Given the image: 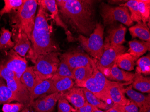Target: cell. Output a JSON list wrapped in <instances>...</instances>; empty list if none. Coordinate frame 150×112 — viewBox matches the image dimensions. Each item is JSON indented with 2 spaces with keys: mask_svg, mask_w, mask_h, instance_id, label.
Segmentation results:
<instances>
[{
  "mask_svg": "<svg viewBox=\"0 0 150 112\" xmlns=\"http://www.w3.org/2000/svg\"><path fill=\"white\" fill-rule=\"evenodd\" d=\"M38 5L42 7L46 11L50 13V16L54 20L57 26L62 27L64 30L67 40L69 42H74L76 40L72 34L69 30V27L64 23L59 13L57 2L55 0H38Z\"/></svg>",
  "mask_w": 150,
  "mask_h": 112,
  "instance_id": "cell-10",
  "label": "cell"
},
{
  "mask_svg": "<svg viewBox=\"0 0 150 112\" xmlns=\"http://www.w3.org/2000/svg\"><path fill=\"white\" fill-rule=\"evenodd\" d=\"M139 112H150V102L146 103L140 108Z\"/></svg>",
  "mask_w": 150,
  "mask_h": 112,
  "instance_id": "cell-41",
  "label": "cell"
},
{
  "mask_svg": "<svg viewBox=\"0 0 150 112\" xmlns=\"http://www.w3.org/2000/svg\"><path fill=\"white\" fill-rule=\"evenodd\" d=\"M4 6L0 10V16L6 13H11L18 9L24 2V0H4Z\"/></svg>",
  "mask_w": 150,
  "mask_h": 112,
  "instance_id": "cell-35",
  "label": "cell"
},
{
  "mask_svg": "<svg viewBox=\"0 0 150 112\" xmlns=\"http://www.w3.org/2000/svg\"><path fill=\"white\" fill-rule=\"evenodd\" d=\"M64 92H56L50 94H45L30 104L35 112H54L56 103Z\"/></svg>",
  "mask_w": 150,
  "mask_h": 112,
  "instance_id": "cell-11",
  "label": "cell"
},
{
  "mask_svg": "<svg viewBox=\"0 0 150 112\" xmlns=\"http://www.w3.org/2000/svg\"><path fill=\"white\" fill-rule=\"evenodd\" d=\"M60 62L55 74L51 78L52 80L60 78L68 77L74 80L72 70L64 61L60 59Z\"/></svg>",
  "mask_w": 150,
  "mask_h": 112,
  "instance_id": "cell-31",
  "label": "cell"
},
{
  "mask_svg": "<svg viewBox=\"0 0 150 112\" xmlns=\"http://www.w3.org/2000/svg\"><path fill=\"white\" fill-rule=\"evenodd\" d=\"M93 112H107V111H102V110L98 108H97L95 107L94 108Z\"/></svg>",
  "mask_w": 150,
  "mask_h": 112,
  "instance_id": "cell-44",
  "label": "cell"
},
{
  "mask_svg": "<svg viewBox=\"0 0 150 112\" xmlns=\"http://www.w3.org/2000/svg\"><path fill=\"white\" fill-rule=\"evenodd\" d=\"M59 52H51L39 56L34 64V68L40 76L42 80L52 78L59 64Z\"/></svg>",
  "mask_w": 150,
  "mask_h": 112,
  "instance_id": "cell-8",
  "label": "cell"
},
{
  "mask_svg": "<svg viewBox=\"0 0 150 112\" xmlns=\"http://www.w3.org/2000/svg\"><path fill=\"white\" fill-rule=\"evenodd\" d=\"M51 19L47 11L39 6L30 40L31 48L27 55L34 64L39 56L60 50L52 36V27L49 23Z\"/></svg>",
  "mask_w": 150,
  "mask_h": 112,
  "instance_id": "cell-2",
  "label": "cell"
},
{
  "mask_svg": "<svg viewBox=\"0 0 150 112\" xmlns=\"http://www.w3.org/2000/svg\"><path fill=\"white\" fill-rule=\"evenodd\" d=\"M63 96L76 109L83 106L86 101L83 89L77 86L73 87L65 92Z\"/></svg>",
  "mask_w": 150,
  "mask_h": 112,
  "instance_id": "cell-18",
  "label": "cell"
},
{
  "mask_svg": "<svg viewBox=\"0 0 150 112\" xmlns=\"http://www.w3.org/2000/svg\"><path fill=\"white\" fill-rule=\"evenodd\" d=\"M95 107L86 101L83 106L76 109V112H93Z\"/></svg>",
  "mask_w": 150,
  "mask_h": 112,
  "instance_id": "cell-38",
  "label": "cell"
},
{
  "mask_svg": "<svg viewBox=\"0 0 150 112\" xmlns=\"http://www.w3.org/2000/svg\"><path fill=\"white\" fill-rule=\"evenodd\" d=\"M121 6L127 7L130 12V18L133 22L139 23L141 22L140 13L139 11L138 0H130Z\"/></svg>",
  "mask_w": 150,
  "mask_h": 112,
  "instance_id": "cell-32",
  "label": "cell"
},
{
  "mask_svg": "<svg viewBox=\"0 0 150 112\" xmlns=\"http://www.w3.org/2000/svg\"><path fill=\"white\" fill-rule=\"evenodd\" d=\"M137 67L135 72L141 73L142 75H148L150 74V56L142 57L136 61Z\"/></svg>",
  "mask_w": 150,
  "mask_h": 112,
  "instance_id": "cell-33",
  "label": "cell"
},
{
  "mask_svg": "<svg viewBox=\"0 0 150 112\" xmlns=\"http://www.w3.org/2000/svg\"><path fill=\"white\" fill-rule=\"evenodd\" d=\"M93 69L91 64L90 65L75 68L72 70L75 81L82 82L91 78L93 74Z\"/></svg>",
  "mask_w": 150,
  "mask_h": 112,
  "instance_id": "cell-28",
  "label": "cell"
},
{
  "mask_svg": "<svg viewBox=\"0 0 150 112\" xmlns=\"http://www.w3.org/2000/svg\"><path fill=\"white\" fill-rule=\"evenodd\" d=\"M58 112H76V109L71 106L63 96L58 101Z\"/></svg>",
  "mask_w": 150,
  "mask_h": 112,
  "instance_id": "cell-36",
  "label": "cell"
},
{
  "mask_svg": "<svg viewBox=\"0 0 150 112\" xmlns=\"http://www.w3.org/2000/svg\"><path fill=\"white\" fill-rule=\"evenodd\" d=\"M13 103H8L3 104L2 110L3 112H9L13 107Z\"/></svg>",
  "mask_w": 150,
  "mask_h": 112,
  "instance_id": "cell-40",
  "label": "cell"
},
{
  "mask_svg": "<svg viewBox=\"0 0 150 112\" xmlns=\"http://www.w3.org/2000/svg\"><path fill=\"white\" fill-rule=\"evenodd\" d=\"M99 8L100 15L105 26H111L117 21L128 27L134 24L127 7L120 5L119 6H113L102 2Z\"/></svg>",
  "mask_w": 150,
  "mask_h": 112,
  "instance_id": "cell-6",
  "label": "cell"
},
{
  "mask_svg": "<svg viewBox=\"0 0 150 112\" xmlns=\"http://www.w3.org/2000/svg\"><path fill=\"white\" fill-rule=\"evenodd\" d=\"M126 31V28L122 24L111 26L107 31L108 35L104 42V49L108 47L123 44L125 42Z\"/></svg>",
  "mask_w": 150,
  "mask_h": 112,
  "instance_id": "cell-13",
  "label": "cell"
},
{
  "mask_svg": "<svg viewBox=\"0 0 150 112\" xmlns=\"http://www.w3.org/2000/svg\"><path fill=\"white\" fill-rule=\"evenodd\" d=\"M135 60L129 53H125L119 56L115 61L118 68L128 71L134 70Z\"/></svg>",
  "mask_w": 150,
  "mask_h": 112,
  "instance_id": "cell-27",
  "label": "cell"
},
{
  "mask_svg": "<svg viewBox=\"0 0 150 112\" xmlns=\"http://www.w3.org/2000/svg\"><path fill=\"white\" fill-rule=\"evenodd\" d=\"M129 31L132 37H138L142 41L150 42V30L147 24L140 22L130 27Z\"/></svg>",
  "mask_w": 150,
  "mask_h": 112,
  "instance_id": "cell-23",
  "label": "cell"
},
{
  "mask_svg": "<svg viewBox=\"0 0 150 112\" xmlns=\"http://www.w3.org/2000/svg\"><path fill=\"white\" fill-rule=\"evenodd\" d=\"M132 86L134 89L144 93H150V78L144 76L141 73L135 72Z\"/></svg>",
  "mask_w": 150,
  "mask_h": 112,
  "instance_id": "cell-25",
  "label": "cell"
},
{
  "mask_svg": "<svg viewBox=\"0 0 150 112\" xmlns=\"http://www.w3.org/2000/svg\"><path fill=\"white\" fill-rule=\"evenodd\" d=\"M12 35L15 42V46L13 49L20 56L24 58L31 49V41L23 32H13Z\"/></svg>",
  "mask_w": 150,
  "mask_h": 112,
  "instance_id": "cell-16",
  "label": "cell"
},
{
  "mask_svg": "<svg viewBox=\"0 0 150 112\" xmlns=\"http://www.w3.org/2000/svg\"><path fill=\"white\" fill-rule=\"evenodd\" d=\"M26 106L23 104L17 102L13 103V107L9 112H19L21 111Z\"/></svg>",
  "mask_w": 150,
  "mask_h": 112,
  "instance_id": "cell-39",
  "label": "cell"
},
{
  "mask_svg": "<svg viewBox=\"0 0 150 112\" xmlns=\"http://www.w3.org/2000/svg\"><path fill=\"white\" fill-rule=\"evenodd\" d=\"M91 64L93 72L91 78L84 81H75V83L76 86L86 88L101 101L109 104L112 101L108 92L110 80L98 69L94 59L92 60Z\"/></svg>",
  "mask_w": 150,
  "mask_h": 112,
  "instance_id": "cell-4",
  "label": "cell"
},
{
  "mask_svg": "<svg viewBox=\"0 0 150 112\" xmlns=\"http://www.w3.org/2000/svg\"><path fill=\"white\" fill-rule=\"evenodd\" d=\"M53 81L51 79L43 80L40 82L35 87L33 88L30 93V102L32 103L40 96L45 94H47L51 89Z\"/></svg>",
  "mask_w": 150,
  "mask_h": 112,
  "instance_id": "cell-21",
  "label": "cell"
},
{
  "mask_svg": "<svg viewBox=\"0 0 150 112\" xmlns=\"http://www.w3.org/2000/svg\"><path fill=\"white\" fill-rule=\"evenodd\" d=\"M125 92L131 100L139 108H141L146 103L150 102V95L145 96L132 89V85L125 88Z\"/></svg>",
  "mask_w": 150,
  "mask_h": 112,
  "instance_id": "cell-26",
  "label": "cell"
},
{
  "mask_svg": "<svg viewBox=\"0 0 150 112\" xmlns=\"http://www.w3.org/2000/svg\"><path fill=\"white\" fill-rule=\"evenodd\" d=\"M95 1L57 0L61 18L75 32L89 37L96 25Z\"/></svg>",
  "mask_w": 150,
  "mask_h": 112,
  "instance_id": "cell-1",
  "label": "cell"
},
{
  "mask_svg": "<svg viewBox=\"0 0 150 112\" xmlns=\"http://www.w3.org/2000/svg\"><path fill=\"white\" fill-rule=\"evenodd\" d=\"M30 112H35L31 106H30Z\"/></svg>",
  "mask_w": 150,
  "mask_h": 112,
  "instance_id": "cell-45",
  "label": "cell"
},
{
  "mask_svg": "<svg viewBox=\"0 0 150 112\" xmlns=\"http://www.w3.org/2000/svg\"><path fill=\"white\" fill-rule=\"evenodd\" d=\"M107 112H120L119 111H118L117 109H115V108H113L111 107L110 108H109L108 109L107 111Z\"/></svg>",
  "mask_w": 150,
  "mask_h": 112,
  "instance_id": "cell-42",
  "label": "cell"
},
{
  "mask_svg": "<svg viewBox=\"0 0 150 112\" xmlns=\"http://www.w3.org/2000/svg\"><path fill=\"white\" fill-rule=\"evenodd\" d=\"M127 48L124 45L112 46L104 49L99 60H95L97 67L102 73L110 70L115 64L119 56L125 53Z\"/></svg>",
  "mask_w": 150,
  "mask_h": 112,
  "instance_id": "cell-9",
  "label": "cell"
},
{
  "mask_svg": "<svg viewBox=\"0 0 150 112\" xmlns=\"http://www.w3.org/2000/svg\"><path fill=\"white\" fill-rule=\"evenodd\" d=\"M129 54L137 61L140 57L145 54L150 49V42L134 39L129 42Z\"/></svg>",
  "mask_w": 150,
  "mask_h": 112,
  "instance_id": "cell-20",
  "label": "cell"
},
{
  "mask_svg": "<svg viewBox=\"0 0 150 112\" xmlns=\"http://www.w3.org/2000/svg\"><path fill=\"white\" fill-rule=\"evenodd\" d=\"M38 6V1L24 0L18 9L11 12L10 20L13 32H23L31 40Z\"/></svg>",
  "mask_w": 150,
  "mask_h": 112,
  "instance_id": "cell-3",
  "label": "cell"
},
{
  "mask_svg": "<svg viewBox=\"0 0 150 112\" xmlns=\"http://www.w3.org/2000/svg\"><path fill=\"white\" fill-rule=\"evenodd\" d=\"M21 112H30V107H25Z\"/></svg>",
  "mask_w": 150,
  "mask_h": 112,
  "instance_id": "cell-43",
  "label": "cell"
},
{
  "mask_svg": "<svg viewBox=\"0 0 150 112\" xmlns=\"http://www.w3.org/2000/svg\"><path fill=\"white\" fill-rule=\"evenodd\" d=\"M52 81V87L47 94L56 92H65L73 87L75 85L74 80L68 77L60 78Z\"/></svg>",
  "mask_w": 150,
  "mask_h": 112,
  "instance_id": "cell-22",
  "label": "cell"
},
{
  "mask_svg": "<svg viewBox=\"0 0 150 112\" xmlns=\"http://www.w3.org/2000/svg\"><path fill=\"white\" fill-rule=\"evenodd\" d=\"M129 84L131 83H122L110 80L108 86V92L114 104L125 106L131 102V100L127 99L125 97V88L124 86Z\"/></svg>",
  "mask_w": 150,
  "mask_h": 112,
  "instance_id": "cell-14",
  "label": "cell"
},
{
  "mask_svg": "<svg viewBox=\"0 0 150 112\" xmlns=\"http://www.w3.org/2000/svg\"><path fill=\"white\" fill-rule=\"evenodd\" d=\"M0 77L5 80L8 88L18 97L20 103L23 104L25 106L30 107L29 91L17 77L16 74L1 63H0Z\"/></svg>",
  "mask_w": 150,
  "mask_h": 112,
  "instance_id": "cell-7",
  "label": "cell"
},
{
  "mask_svg": "<svg viewBox=\"0 0 150 112\" xmlns=\"http://www.w3.org/2000/svg\"><path fill=\"white\" fill-rule=\"evenodd\" d=\"M60 59L64 61L73 70L75 68L91 65L92 59L86 53L81 51H72L61 54Z\"/></svg>",
  "mask_w": 150,
  "mask_h": 112,
  "instance_id": "cell-12",
  "label": "cell"
},
{
  "mask_svg": "<svg viewBox=\"0 0 150 112\" xmlns=\"http://www.w3.org/2000/svg\"><path fill=\"white\" fill-rule=\"evenodd\" d=\"M8 59L3 64L7 68L13 71L17 77L20 80L23 74L28 67L27 61L23 57L20 56L13 49H11L7 54Z\"/></svg>",
  "mask_w": 150,
  "mask_h": 112,
  "instance_id": "cell-15",
  "label": "cell"
},
{
  "mask_svg": "<svg viewBox=\"0 0 150 112\" xmlns=\"http://www.w3.org/2000/svg\"><path fill=\"white\" fill-rule=\"evenodd\" d=\"M20 80L26 87L30 94L35 86L43 80L41 79L40 75L34 69V66H29L27 67L25 72L23 74Z\"/></svg>",
  "mask_w": 150,
  "mask_h": 112,
  "instance_id": "cell-19",
  "label": "cell"
},
{
  "mask_svg": "<svg viewBox=\"0 0 150 112\" xmlns=\"http://www.w3.org/2000/svg\"><path fill=\"white\" fill-rule=\"evenodd\" d=\"M82 89L85 94L86 101L92 106L97 108L98 109L108 110L110 108L108 104L101 101L90 91L85 88H82Z\"/></svg>",
  "mask_w": 150,
  "mask_h": 112,
  "instance_id": "cell-30",
  "label": "cell"
},
{
  "mask_svg": "<svg viewBox=\"0 0 150 112\" xmlns=\"http://www.w3.org/2000/svg\"><path fill=\"white\" fill-rule=\"evenodd\" d=\"M139 11L140 13L142 22L146 24L150 21V0H138Z\"/></svg>",
  "mask_w": 150,
  "mask_h": 112,
  "instance_id": "cell-34",
  "label": "cell"
},
{
  "mask_svg": "<svg viewBox=\"0 0 150 112\" xmlns=\"http://www.w3.org/2000/svg\"><path fill=\"white\" fill-rule=\"evenodd\" d=\"M106 78L118 82H126L132 83L135 74L132 72L125 71L124 70L120 69L116 64L108 71L103 73Z\"/></svg>",
  "mask_w": 150,
  "mask_h": 112,
  "instance_id": "cell-17",
  "label": "cell"
},
{
  "mask_svg": "<svg viewBox=\"0 0 150 112\" xmlns=\"http://www.w3.org/2000/svg\"><path fill=\"white\" fill-rule=\"evenodd\" d=\"M104 26L97 23L89 37L79 35L76 40L79 41L84 50L95 60L100 59L104 51Z\"/></svg>",
  "mask_w": 150,
  "mask_h": 112,
  "instance_id": "cell-5",
  "label": "cell"
},
{
  "mask_svg": "<svg viewBox=\"0 0 150 112\" xmlns=\"http://www.w3.org/2000/svg\"><path fill=\"white\" fill-rule=\"evenodd\" d=\"M13 101L20 102L18 97L8 88L4 80L0 77V105Z\"/></svg>",
  "mask_w": 150,
  "mask_h": 112,
  "instance_id": "cell-24",
  "label": "cell"
},
{
  "mask_svg": "<svg viewBox=\"0 0 150 112\" xmlns=\"http://www.w3.org/2000/svg\"><path fill=\"white\" fill-rule=\"evenodd\" d=\"M112 107L117 109L120 112H139V107L131 101L129 104L125 106L113 104Z\"/></svg>",
  "mask_w": 150,
  "mask_h": 112,
  "instance_id": "cell-37",
  "label": "cell"
},
{
  "mask_svg": "<svg viewBox=\"0 0 150 112\" xmlns=\"http://www.w3.org/2000/svg\"><path fill=\"white\" fill-rule=\"evenodd\" d=\"M0 34V50L6 51L13 48L15 42L11 40V32L3 27L1 29Z\"/></svg>",
  "mask_w": 150,
  "mask_h": 112,
  "instance_id": "cell-29",
  "label": "cell"
}]
</instances>
